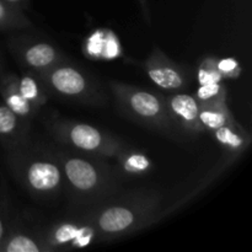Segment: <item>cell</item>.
Masks as SVG:
<instances>
[{"label": "cell", "instance_id": "6da1fadb", "mask_svg": "<svg viewBox=\"0 0 252 252\" xmlns=\"http://www.w3.org/2000/svg\"><path fill=\"white\" fill-rule=\"evenodd\" d=\"M164 196L157 189L118 192L107 201L85 211L97 243L132 235L161 221Z\"/></svg>", "mask_w": 252, "mask_h": 252}, {"label": "cell", "instance_id": "7a4b0ae2", "mask_svg": "<svg viewBox=\"0 0 252 252\" xmlns=\"http://www.w3.org/2000/svg\"><path fill=\"white\" fill-rule=\"evenodd\" d=\"M61 164L70 206L85 212L121 192V176L116 167L101 158L73 150L53 152Z\"/></svg>", "mask_w": 252, "mask_h": 252}, {"label": "cell", "instance_id": "3957f363", "mask_svg": "<svg viewBox=\"0 0 252 252\" xmlns=\"http://www.w3.org/2000/svg\"><path fill=\"white\" fill-rule=\"evenodd\" d=\"M5 153L10 172L30 196L39 201H52L61 196L65 180L52 150L34 147L30 142Z\"/></svg>", "mask_w": 252, "mask_h": 252}, {"label": "cell", "instance_id": "277c9868", "mask_svg": "<svg viewBox=\"0 0 252 252\" xmlns=\"http://www.w3.org/2000/svg\"><path fill=\"white\" fill-rule=\"evenodd\" d=\"M108 86L115 97L117 110L123 116L171 138L181 134L170 117L165 96L121 81H110Z\"/></svg>", "mask_w": 252, "mask_h": 252}, {"label": "cell", "instance_id": "5b68a950", "mask_svg": "<svg viewBox=\"0 0 252 252\" xmlns=\"http://www.w3.org/2000/svg\"><path fill=\"white\" fill-rule=\"evenodd\" d=\"M51 134L69 150L89 157L115 158L125 143L88 123L51 116L46 122Z\"/></svg>", "mask_w": 252, "mask_h": 252}, {"label": "cell", "instance_id": "8992f818", "mask_svg": "<svg viewBox=\"0 0 252 252\" xmlns=\"http://www.w3.org/2000/svg\"><path fill=\"white\" fill-rule=\"evenodd\" d=\"M37 74L49 95L90 106L106 102L102 89L95 79L80 66L69 63L68 59Z\"/></svg>", "mask_w": 252, "mask_h": 252}, {"label": "cell", "instance_id": "52a82bcc", "mask_svg": "<svg viewBox=\"0 0 252 252\" xmlns=\"http://www.w3.org/2000/svg\"><path fill=\"white\" fill-rule=\"evenodd\" d=\"M6 47L22 69L41 73L62 62L66 56L57 44L42 36L17 31L6 39Z\"/></svg>", "mask_w": 252, "mask_h": 252}, {"label": "cell", "instance_id": "ba28073f", "mask_svg": "<svg viewBox=\"0 0 252 252\" xmlns=\"http://www.w3.org/2000/svg\"><path fill=\"white\" fill-rule=\"evenodd\" d=\"M51 252L84 249L97 243L96 233L84 212L75 218L57 221L43 231Z\"/></svg>", "mask_w": 252, "mask_h": 252}, {"label": "cell", "instance_id": "9c48e42d", "mask_svg": "<svg viewBox=\"0 0 252 252\" xmlns=\"http://www.w3.org/2000/svg\"><path fill=\"white\" fill-rule=\"evenodd\" d=\"M143 66L148 78L164 90L180 91L189 85V73L187 69L171 61L159 47H153Z\"/></svg>", "mask_w": 252, "mask_h": 252}, {"label": "cell", "instance_id": "30bf717a", "mask_svg": "<svg viewBox=\"0 0 252 252\" xmlns=\"http://www.w3.org/2000/svg\"><path fill=\"white\" fill-rule=\"evenodd\" d=\"M165 100L170 117L180 132L187 133L191 137H197L204 132L199 122V103L194 96L176 93L166 96Z\"/></svg>", "mask_w": 252, "mask_h": 252}, {"label": "cell", "instance_id": "8fae6325", "mask_svg": "<svg viewBox=\"0 0 252 252\" xmlns=\"http://www.w3.org/2000/svg\"><path fill=\"white\" fill-rule=\"evenodd\" d=\"M31 142V121L20 117L0 101V144L5 152Z\"/></svg>", "mask_w": 252, "mask_h": 252}, {"label": "cell", "instance_id": "7c38bea8", "mask_svg": "<svg viewBox=\"0 0 252 252\" xmlns=\"http://www.w3.org/2000/svg\"><path fill=\"white\" fill-rule=\"evenodd\" d=\"M0 252H51L43 231L32 230L21 223H10L9 230L0 245Z\"/></svg>", "mask_w": 252, "mask_h": 252}, {"label": "cell", "instance_id": "4fadbf2b", "mask_svg": "<svg viewBox=\"0 0 252 252\" xmlns=\"http://www.w3.org/2000/svg\"><path fill=\"white\" fill-rule=\"evenodd\" d=\"M234 162H235L234 160L229 159V158H226L225 155H224L221 161H219L213 169L209 170L208 172H206L198 181L193 182V185H192L191 187H189V189H187L186 192H181V196H177L175 199L172 198L167 204H164V208H162L161 212V220L162 219L167 218V217L172 216L174 213H176V212L180 211L185 204H187L189 202H191L192 199L196 198L202 191H204L209 185L213 184V182L216 181V180L218 179L229 166H230V165L234 164Z\"/></svg>", "mask_w": 252, "mask_h": 252}, {"label": "cell", "instance_id": "5bb4252c", "mask_svg": "<svg viewBox=\"0 0 252 252\" xmlns=\"http://www.w3.org/2000/svg\"><path fill=\"white\" fill-rule=\"evenodd\" d=\"M223 148L226 158L234 160L241 157L251 144V135L238 121L228 123L211 133Z\"/></svg>", "mask_w": 252, "mask_h": 252}, {"label": "cell", "instance_id": "9a60e30c", "mask_svg": "<svg viewBox=\"0 0 252 252\" xmlns=\"http://www.w3.org/2000/svg\"><path fill=\"white\" fill-rule=\"evenodd\" d=\"M0 96L1 100L12 112L25 120L32 121L39 111L31 105L20 93L17 86V75L15 73L5 71L0 76Z\"/></svg>", "mask_w": 252, "mask_h": 252}, {"label": "cell", "instance_id": "2e32d148", "mask_svg": "<svg viewBox=\"0 0 252 252\" xmlns=\"http://www.w3.org/2000/svg\"><path fill=\"white\" fill-rule=\"evenodd\" d=\"M115 158L117 159L116 170L120 174L121 179L142 177L153 170V161L145 153L128 148L127 145H125Z\"/></svg>", "mask_w": 252, "mask_h": 252}, {"label": "cell", "instance_id": "e0dca14e", "mask_svg": "<svg viewBox=\"0 0 252 252\" xmlns=\"http://www.w3.org/2000/svg\"><path fill=\"white\" fill-rule=\"evenodd\" d=\"M17 86H19V90L22 96L38 111L48 101V90L44 86L38 74L34 71L24 69L22 73L17 75Z\"/></svg>", "mask_w": 252, "mask_h": 252}, {"label": "cell", "instance_id": "ac0fdd59", "mask_svg": "<svg viewBox=\"0 0 252 252\" xmlns=\"http://www.w3.org/2000/svg\"><path fill=\"white\" fill-rule=\"evenodd\" d=\"M199 122L204 132L212 133L213 130L234 122L235 117L229 110L226 101L211 103H199Z\"/></svg>", "mask_w": 252, "mask_h": 252}, {"label": "cell", "instance_id": "d6986e66", "mask_svg": "<svg viewBox=\"0 0 252 252\" xmlns=\"http://www.w3.org/2000/svg\"><path fill=\"white\" fill-rule=\"evenodd\" d=\"M33 30V24L25 11L5 0H0V31L17 32Z\"/></svg>", "mask_w": 252, "mask_h": 252}, {"label": "cell", "instance_id": "ffe728a7", "mask_svg": "<svg viewBox=\"0 0 252 252\" xmlns=\"http://www.w3.org/2000/svg\"><path fill=\"white\" fill-rule=\"evenodd\" d=\"M218 58L214 56H207L199 61L198 68H197V79L199 85L208 83H219L223 81V76L218 70Z\"/></svg>", "mask_w": 252, "mask_h": 252}, {"label": "cell", "instance_id": "44dd1931", "mask_svg": "<svg viewBox=\"0 0 252 252\" xmlns=\"http://www.w3.org/2000/svg\"><path fill=\"white\" fill-rule=\"evenodd\" d=\"M226 88L223 81L219 83H208L199 85L194 94V98L198 103H211L219 102V101H226Z\"/></svg>", "mask_w": 252, "mask_h": 252}, {"label": "cell", "instance_id": "7402d4cb", "mask_svg": "<svg viewBox=\"0 0 252 252\" xmlns=\"http://www.w3.org/2000/svg\"><path fill=\"white\" fill-rule=\"evenodd\" d=\"M218 70L223 79H236L241 74V66L234 58H218Z\"/></svg>", "mask_w": 252, "mask_h": 252}, {"label": "cell", "instance_id": "603a6c76", "mask_svg": "<svg viewBox=\"0 0 252 252\" xmlns=\"http://www.w3.org/2000/svg\"><path fill=\"white\" fill-rule=\"evenodd\" d=\"M9 225H10V223L7 221L6 217L4 216V213H2L1 209H0V245H1V243L4 241V239H5V236H6L7 230H9Z\"/></svg>", "mask_w": 252, "mask_h": 252}, {"label": "cell", "instance_id": "cb8c5ba5", "mask_svg": "<svg viewBox=\"0 0 252 252\" xmlns=\"http://www.w3.org/2000/svg\"><path fill=\"white\" fill-rule=\"evenodd\" d=\"M5 1L10 2V4L15 5V6L20 7V9L25 10L30 6V0H5Z\"/></svg>", "mask_w": 252, "mask_h": 252}, {"label": "cell", "instance_id": "d4e9b609", "mask_svg": "<svg viewBox=\"0 0 252 252\" xmlns=\"http://www.w3.org/2000/svg\"><path fill=\"white\" fill-rule=\"evenodd\" d=\"M142 5L143 12H144V16L147 19V21H149V9H148V0H138Z\"/></svg>", "mask_w": 252, "mask_h": 252}, {"label": "cell", "instance_id": "484cf974", "mask_svg": "<svg viewBox=\"0 0 252 252\" xmlns=\"http://www.w3.org/2000/svg\"><path fill=\"white\" fill-rule=\"evenodd\" d=\"M6 69H5V63H4V58H2V54L0 52V76L2 75V73H5Z\"/></svg>", "mask_w": 252, "mask_h": 252}]
</instances>
